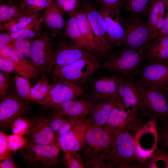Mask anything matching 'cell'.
<instances>
[{"instance_id": "obj_44", "label": "cell", "mask_w": 168, "mask_h": 168, "mask_svg": "<svg viewBox=\"0 0 168 168\" xmlns=\"http://www.w3.org/2000/svg\"><path fill=\"white\" fill-rule=\"evenodd\" d=\"M163 123L161 138L164 147H168V118L161 120Z\"/></svg>"}, {"instance_id": "obj_39", "label": "cell", "mask_w": 168, "mask_h": 168, "mask_svg": "<svg viewBox=\"0 0 168 168\" xmlns=\"http://www.w3.org/2000/svg\"><path fill=\"white\" fill-rule=\"evenodd\" d=\"M11 80L10 73L0 71V98L2 100L11 93Z\"/></svg>"}, {"instance_id": "obj_10", "label": "cell", "mask_w": 168, "mask_h": 168, "mask_svg": "<svg viewBox=\"0 0 168 168\" xmlns=\"http://www.w3.org/2000/svg\"><path fill=\"white\" fill-rule=\"evenodd\" d=\"M83 58L97 60L91 53L71 40L62 37L55 51L52 71L58 69Z\"/></svg>"}, {"instance_id": "obj_30", "label": "cell", "mask_w": 168, "mask_h": 168, "mask_svg": "<svg viewBox=\"0 0 168 168\" xmlns=\"http://www.w3.org/2000/svg\"><path fill=\"white\" fill-rule=\"evenodd\" d=\"M50 86L49 79L45 75L44 73L42 72L40 79L34 86L30 88L32 100L38 103L43 100L49 93Z\"/></svg>"}, {"instance_id": "obj_41", "label": "cell", "mask_w": 168, "mask_h": 168, "mask_svg": "<svg viewBox=\"0 0 168 168\" xmlns=\"http://www.w3.org/2000/svg\"><path fill=\"white\" fill-rule=\"evenodd\" d=\"M68 119L65 118L54 113L49 117H47L49 125L53 132H58L60 127Z\"/></svg>"}, {"instance_id": "obj_4", "label": "cell", "mask_w": 168, "mask_h": 168, "mask_svg": "<svg viewBox=\"0 0 168 168\" xmlns=\"http://www.w3.org/2000/svg\"><path fill=\"white\" fill-rule=\"evenodd\" d=\"M60 147L56 142L49 145L37 144L28 140L21 149L20 155L29 165L35 167L53 166L59 161Z\"/></svg>"}, {"instance_id": "obj_9", "label": "cell", "mask_w": 168, "mask_h": 168, "mask_svg": "<svg viewBox=\"0 0 168 168\" xmlns=\"http://www.w3.org/2000/svg\"><path fill=\"white\" fill-rule=\"evenodd\" d=\"M80 6L86 14L91 26L97 52L102 55L106 54L113 47L99 10L91 3L87 2L81 3Z\"/></svg>"}, {"instance_id": "obj_51", "label": "cell", "mask_w": 168, "mask_h": 168, "mask_svg": "<svg viewBox=\"0 0 168 168\" xmlns=\"http://www.w3.org/2000/svg\"><path fill=\"white\" fill-rule=\"evenodd\" d=\"M165 2H166L167 3H168V0H164Z\"/></svg>"}, {"instance_id": "obj_25", "label": "cell", "mask_w": 168, "mask_h": 168, "mask_svg": "<svg viewBox=\"0 0 168 168\" xmlns=\"http://www.w3.org/2000/svg\"><path fill=\"white\" fill-rule=\"evenodd\" d=\"M146 58L149 61L168 62V35L152 40L146 50Z\"/></svg>"}, {"instance_id": "obj_24", "label": "cell", "mask_w": 168, "mask_h": 168, "mask_svg": "<svg viewBox=\"0 0 168 168\" xmlns=\"http://www.w3.org/2000/svg\"><path fill=\"white\" fill-rule=\"evenodd\" d=\"M118 98L111 97L97 102L95 105H92L90 114L91 117V120L89 121L91 124L99 127L103 126L106 122Z\"/></svg>"}, {"instance_id": "obj_49", "label": "cell", "mask_w": 168, "mask_h": 168, "mask_svg": "<svg viewBox=\"0 0 168 168\" xmlns=\"http://www.w3.org/2000/svg\"><path fill=\"white\" fill-rule=\"evenodd\" d=\"M166 35H168V8L164 22L160 31L158 37Z\"/></svg>"}, {"instance_id": "obj_7", "label": "cell", "mask_w": 168, "mask_h": 168, "mask_svg": "<svg viewBox=\"0 0 168 168\" xmlns=\"http://www.w3.org/2000/svg\"><path fill=\"white\" fill-rule=\"evenodd\" d=\"M35 38L31 42L30 61L41 73L50 72L55 57L51 37L43 32Z\"/></svg>"}, {"instance_id": "obj_23", "label": "cell", "mask_w": 168, "mask_h": 168, "mask_svg": "<svg viewBox=\"0 0 168 168\" xmlns=\"http://www.w3.org/2000/svg\"><path fill=\"white\" fill-rule=\"evenodd\" d=\"M0 56L7 58L15 63L26 75L30 82L38 79L41 72L32 63L19 57L16 53L13 45L0 49Z\"/></svg>"}, {"instance_id": "obj_1", "label": "cell", "mask_w": 168, "mask_h": 168, "mask_svg": "<svg viewBox=\"0 0 168 168\" xmlns=\"http://www.w3.org/2000/svg\"><path fill=\"white\" fill-rule=\"evenodd\" d=\"M114 137L102 127L91 124L87 131L82 148L88 165L96 167L106 166L105 162L108 159Z\"/></svg>"}, {"instance_id": "obj_33", "label": "cell", "mask_w": 168, "mask_h": 168, "mask_svg": "<svg viewBox=\"0 0 168 168\" xmlns=\"http://www.w3.org/2000/svg\"><path fill=\"white\" fill-rule=\"evenodd\" d=\"M153 0H127L126 9L139 16L147 15Z\"/></svg>"}, {"instance_id": "obj_17", "label": "cell", "mask_w": 168, "mask_h": 168, "mask_svg": "<svg viewBox=\"0 0 168 168\" xmlns=\"http://www.w3.org/2000/svg\"><path fill=\"white\" fill-rule=\"evenodd\" d=\"M31 122V126L27 135L28 141L43 145H49L56 142V136L49 125L47 117L37 118Z\"/></svg>"}, {"instance_id": "obj_18", "label": "cell", "mask_w": 168, "mask_h": 168, "mask_svg": "<svg viewBox=\"0 0 168 168\" xmlns=\"http://www.w3.org/2000/svg\"><path fill=\"white\" fill-rule=\"evenodd\" d=\"M92 105L88 101L77 98L67 101L54 108V113L63 117L78 119L90 114Z\"/></svg>"}, {"instance_id": "obj_27", "label": "cell", "mask_w": 168, "mask_h": 168, "mask_svg": "<svg viewBox=\"0 0 168 168\" xmlns=\"http://www.w3.org/2000/svg\"><path fill=\"white\" fill-rule=\"evenodd\" d=\"M41 15L39 13L33 15L25 14L9 21L0 24V31L8 33L18 32Z\"/></svg>"}, {"instance_id": "obj_26", "label": "cell", "mask_w": 168, "mask_h": 168, "mask_svg": "<svg viewBox=\"0 0 168 168\" xmlns=\"http://www.w3.org/2000/svg\"><path fill=\"white\" fill-rule=\"evenodd\" d=\"M43 18L40 16L33 20L21 30L14 33H8L12 39H29L36 38L43 32Z\"/></svg>"}, {"instance_id": "obj_22", "label": "cell", "mask_w": 168, "mask_h": 168, "mask_svg": "<svg viewBox=\"0 0 168 168\" xmlns=\"http://www.w3.org/2000/svg\"><path fill=\"white\" fill-rule=\"evenodd\" d=\"M68 15L62 37L71 40L91 53L96 52L91 44L82 34L78 26L75 12Z\"/></svg>"}, {"instance_id": "obj_2", "label": "cell", "mask_w": 168, "mask_h": 168, "mask_svg": "<svg viewBox=\"0 0 168 168\" xmlns=\"http://www.w3.org/2000/svg\"><path fill=\"white\" fill-rule=\"evenodd\" d=\"M137 120L114 136L107 167L126 165L137 160L135 138L140 128Z\"/></svg>"}, {"instance_id": "obj_34", "label": "cell", "mask_w": 168, "mask_h": 168, "mask_svg": "<svg viewBox=\"0 0 168 168\" xmlns=\"http://www.w3.org/2000/svg\"><path fill=\"white\" fill-rule=\"evenodd\" d=\"M31 41L29 39H12L13 47L16 54L21 59L31 63L30 54Z\"/></svg>"}, {"instance_id": "obj_48", "label": "cell", "mask_w": 168, "mask_h": 168, "mask_svg": "<svg viewBox=\"0 0 168 168\" xmlns=\"http://www.w3.org/2000/svg\"><path fill=\"white\" fill-rule=\"evenodd\" d=\"M17 166L12 158L11 154L4 159L2 162H0V168H15Z\"/></svg>"}, {"instance_id": "obj_35", "label": "cell", "mask_w": 168, "mask_h": 168, "mask_svg": "<svg viewBox=\"0 0 168 168\" xmlns=\"http://www.w3.org/2000/svg\"><path fill=\"white\" fill-rule=\"evenodd\" d=\"M15 89L18 96L26 100H32L30 83L25 78L19 75L14 76Z\"/></svg>"}, {"instance_id": "obj_16", "label": "cell", "mask_w": 168, "mask_h": 168, "mask_svg": "<svg viewBox=\"0 0 168 168\" xmlns=\"http://www.w3.org/2000/svg\"><path fill=\"white\" fill-rule=\"evenodd\" d=\"M26 111L25 105L19 97L11 91L1 100L0 104L1 126L6 127L17 117L22 116Z\"/></svg>"}, {"instance_id": "obj_14", "label": "cell", "mask_w": 168, "mask_h": 168, "mask_svg": "<svg viewBox=\"0 0 168 168\" xmlns=\"http://www.w3.org/2000/svg\"><path fill=\"white\" fill-rule=\"evenodd\" d=\"M138 112L126 107L118 98L103 128L114 136L137 120Z\"/></svg>"}, {"instance_id": "obj_43", "label": "cell", "mask_w": 168, "mask_h": 168, "mask_svg": "<svg viewBox=\"0 0 168 168\" xmlns=\"http://www.w3.org/2000/svg\"><path fill=\"white\" fill-rule=\"evenodd\" d=\"M66 166L68 168H82L84 167L83 162L78 158L74 156V153L64 152Z\"/></svg>"}, {"instance_id": "obj_42", "label": "cell", "mask_w": 168, "mask_h": 168, "mask_svg": "<svg viewBox=\"0 0 168 168\" xmlns=\"http://www.w3.org/2000/svg\"><path fill=\"white\" fill-rule=\"evenodd\" d=\"M8 135L0 131V160H4L11 155L8 142Z\"/></svg>"}, {"instance_id": "obj_52", "label": "cell", "mask_w": 168, "mask_h": 168, "mask_svg": "<svg viewBox=\"0 0 168 168\" xmlns=\"http://www.w3.org/2000/svg\"><path fill=\"white\" fill-rule=\"evenodd\" d=\"M168 91V90H167L166 91Z\"/></svg>"}, {"instance_id": "obj_38", "label": "cell", "mask_w": 168, "mask_h": 168, "mask_svg": "<svg viewBox=\"0 0 168 168\" xmlns=\"http://www.w3.org/2000/svg\"><path fill=\"white\" fill-rule=\"evenodd\" d=\"M59 9L64 14L74 12L80 7L79 0H54Z\"/></svg>"}, {"instance_id": "obj_8", "label": "cell", "mask_w": 168, "mask_h": 168, "mask_svg": "<svg viewBox=\"0 0 168 168\" xmlns=\"http://www.w3.org/2000/svg\"><path fill=\"white\" fill-rule=\"evenodd\" d=\"M83 93V89L78 84L59 79L50 84L47 96L38 104L45 108L54 109L67 101L77 98Z\"/></svg>"}, {"instance_id": "obj_19", "label": "cell", "mask_w": 168, "mask_h": 168, "mask_svg": "<svg viewBox=\"0 0 168 168\" xmlns=\"http://www.w3.org/2000/svg\"><path fill=\"white\" fill-rule=\"evenodd\" d=\"M118 98L128 108L141 111L142 103L136 87V81L132 77L126 79L121 78L118 90Z\"/></svg>"}, {"instance_id": "obj_29", "label": "cell", "mask_w": 168, "mask_h": 168, "mask_svg": "<svg viewBox=\"0 0 168 168\" xmlns=\"http://www.w3.org/2000/svg\"><path fill=\"white\" fill-rule=\"evenodd\" d=\"M75 13L78 26L82 34L97 52L93 33L86 14L81 6L75 11Z\"/></svg>"}, {"instance_id": "obj_5", "label": "cell", "mask_w": 168, "mask_h": 168, "mask_svg": "<svg viewBox=\"0 0 168 168\" xmlns=\"http://www.w3.org/2000/svg\"><path fill=\"white\" fill-rule=\"evenodd\" d=\"M142 103L141 111L151 118L162 120L168 118V98L163 92L136 81Z\"/></svg>"}, {"instance_id": "obj_37", "label": "cell", "mask_w": 168, "mask_h": 168, "mask_svg": "<svg viewBox=\"0 0 168 168\" xmlns=\"http://www.w3.org/2000/svg\"><path fill=\"white\" fill-rule=\"evenodd\" d=\"M0 70L1 71L10 73H14L16 75L23 77L28 80L26 74L15 63L2 56H0Z\"/></svg>"}, {"instance_id": "obj_28", "label": "cell", "mask_w": 168, "mask_h": 168, "mask_svg": "<svg viewBox=\"0 0 168 168\" xmlns=\"http://www.w3.org/2000/svg\"><path fill=\"white\" fill-rule=\"evenodd\" d=\"M168 3L164 0H153L147 14V22L150 30L151 37L158 21L167 12Z\"/></svg>"}, {"instance_id": "obj_32", "label": "cell", "mask_w": 168, "mask_h": 168, "mask_svg": "<svg viewBox=\"0 0 168 168\" xmlns=\"http://www.w3.org/2000/svg\"><path fill=\"white\" fill-rule=\"evenodd\" d=\"M25 14L20 6L11 2H7L0 5V23L9 21Z\"/></svg>"}, {"instance_id": "obj_20", "label": "cell", "mask_w": 168, "mask_h": 168, "mask_svg": "<svg viewBox=\"0 0 168 168\" xmlns=\"http://www.w3.org/2000/svg\"><path fill=\"white\" fill-rule=\"evenodd\" d=\"M120 77H104L96 80L94 85L93 95L98 102L111 97L118 98V88Z\"/></svg>"}, {"instance_id": "obj_46", "label": "cell", "mask_w": 168, "mask_h": 168, "mask_svg": "<svg viewBox=\"0 0 168 168\" xmlns=\"http://www.w3.org/2000/svg\"><path fill=\"white\" fill-rule=\"evenodd\" d=\"M127 0H97L101 7L120 6L125 3Z\"/></svg>"}, {"instance_id": "obj_47", "label": "cell", "mask_w": 168, "mask_h": 168, "mask_svg": "<svg viewBox=\"0 0 168 168\" xmlns=\"http://www.w3.org/2000/svg\"><path fill=\"white\" fill-rule=\"evenodd\" d=\"M12 45V39L7 32L0 33V49Z\"/></svg>"}, {"instance_id": "obj_40", "label": "cell", "mask_w": 168, "mask_h": 168, "mask_svg": "<svg viewBox=\"0 0 168 168\" xmlns=\"http://www.w3.org/2000/svg\"><path fill=\"white\" fill-rule=\"evenodd\" d=\"M8 142L11 151L15 152L21 149L27 144L28 140L23 136L13 133L8 135Z\"/></svg>"}, {"instance_id": "obj_3", "label": "cell", "mask_w": 168, "mask_h": 168, "mask_svg": "<svg viewBox=\"0 0 168 168\" xmlns=\"http://www.w3.org/2000/svg\"><path fill=\"white\" fill-rule=\"evenodd\" d=\"M146 53L144 50L125 48L113 54L100 67L132 77L142 68L143 60L146 58Z\"/></svg>"}, {"instance_id": "obj_50", "label": "cell", "mask_w": 168, "mask_h": 168, "mask_svg": "<svg viewBox=\"0 0 168 168\" xmlns=\"http://www.w3.org/2000/svg\"><path fill=\"white\" fill-rule=\"evenodd\" d=\"M165 148V149H166V150H167V154L168 155V147H164Z\"/></svg>"}, {"instance_id": "obj_45", "label": "cell", "mask_w": 168, "mask_h": 168, "mask_svg": "<svg viewBox=\"0 0 168 168\" xmlns=\"http://www.w3.org/2000/svg\"><path fill=\"white\" fill-rule=\"evenodd\" d=\"M77 120L68 118L67 120L62 125L58 131L59 137L68 131Z\"/></svg>"}, {"instance_id": "obj_21", "label": "cell", "mask_w": 168, "mask_h": 168, "mask_svg": "<svg viewBox=\"0 0 168 168\" xmlns=\"http://www.w3.org/2000/svg\"><path fill=\"white\" fill-rule=\"evenodd\" d=\"M64 14L54 0L41 14L43 23L53 37L60 35L64 29L65 22Z\"/></svg>"}, {"instance_id": "obj_6", "label": "cell", "mask_w": 168, "mask_h": 168, "mask_svg": "<svg viewBox=\"0 0 168 168\" xmlns=\"http://www.w3.org/2000/svg\"><path fill=\"white\" fill-rule=\"evenodd\" d=\"M126 30L121 45L125 48L146 51L152 41L150 29L139 16L131 13L125 19Z\"/></svg>"}, {"instance_id": "obj_53", "label": "cell", "mask_w": 168, "mask_h": 168, "mask_svg": "<svg viewBox=\"0 0 168 168\" xmlns=\"http://www.w3.org/2000/svg\"><path fill=\"white\" fill-rule=\"evenodd\" d=\"M127 1V0H126Z\"/></svg>"}, {"instance_id": "obj_31", "label": "cell", "mask_w": 168, "mask_h": 168, "mask_svg": "<svg viewBox=\"0 0 168 168\" xmlns=\"http://www.w3.org/2000/svg\"><path fill=\"white\" fill-rule=\"evenodd\" d=\"M53 0H22L20 7L25 14L33 15L45 10Z\"/></svg>"}, {"instance_id": "obj_12", "label": "cell", "mask_w": 168, "mask_h": 168, "mask_svg": "<svg viewBox=\"0 0 168 168\" xmlns=\"http://www.w3.org/2000/svg\"><path fill=\"white\" fill-rule=\"evenodd\" d=\"M137 81L145 86L166 91L168 89V62L149 61L140 69Z\"/></svg>"}, {"instance_id": "obj_13", "label": "cell", "mask_w": 168, "mask_h": 168, "mask_svg": "<svg viewBox=\"0 0 168 168\" xmlns=\"http://www.w3.org/2000/svg\"><path fill=\"white\" fill-rule=\"evenodd\" d=\"M119 7H101L99 10L113 47L121 45L126 30L125 19L121 15Z\"/></svg>"}, {"instance_id": "obj_11", "label": "cell", "mask_w": 168, "mask_h": 168, "mask_svg": "<svg viewBox=\"0 0 168 168\" xmlns=\"http://www.w3.org/2000/svg\"><path fill=\"white\" fill-rule=\"evenodd\" d=\"M100 66L97 60L83 58L53 72L59 79L77 84L88 78Z\"/></svg>"}, {"instance_id": "obj_36", "label": "cell", "mask_w": 168, "mask_h": 168, "mask_svg": "<svg viewBox=\"0 0 168 168\" xmlns=\"http://www.w3.org/2000/svg\"><path fill=\"white\" fill-rule=\"evenodd\" d=\"M31 125V122L27 118L20 116L17 117L11 124L13 133L23 136L28 133Z\"/></svg>"}, {"instance_id": "obj_15", "label": "cell", "mask_w": 168, "mask_h": 168, "mask_svg": "<svg viewBox=\"0 0 168 168\" xmlns=\"http://www.w3.org/2000/svg\"><path fill=\"white\" fill-rule=\"evenodd\" d=\"M91 124L89 120L85 118L77 119L68 131L59 137L58 143L62 150L71 153L82 150L87 131Z\"/></svg>"}]
</instances>
